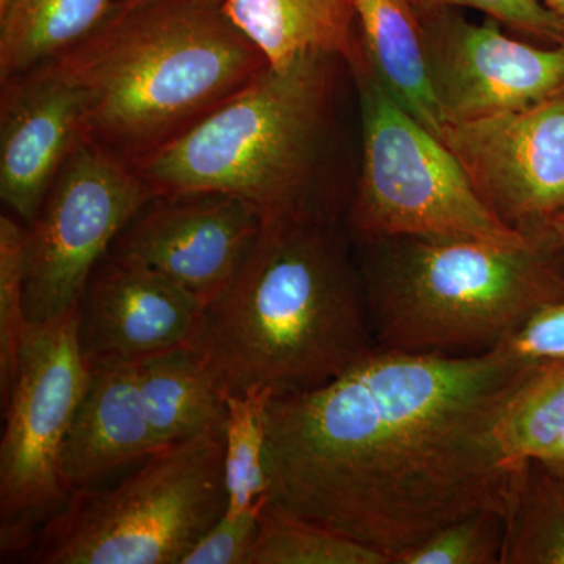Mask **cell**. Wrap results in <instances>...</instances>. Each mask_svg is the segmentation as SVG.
Wrapping results in <instances>:
<instances>
[{"label": "cell", "instance_id": "19", "mask_svg": "<svg viewBox=\"0 0 564 564\" xmlns=\"http://www.w3.org/2000/svg\"><path fill=\"white\" fill-rule=\"evenodd\" d=\"M120 0H2L0 80L46 65L88 39Z\"/></svg>", "mask_w": 564, "mask_h": 564}, {"label": "cell", "instance_id": "10", "mask_svg": "<svg viewBox=\"0 0 564 564\" xmlns=\"http://www.w3.org/2000/svg\"><path fill=\"white\" fill-rule=\"evenodd\" d=\"M419 17L445 124L529 109L564 95V43L534 46L505 35L492 18L473 22L456 9Z\"/></svg>", "mask_w": 564, "mask_h": 564}, {"label": "cell", "instance_id": "25", "mask_svg": "<svg viewBox=\"0 0 564 564\" xmlns=\"http://www.w3.org/2000/svg\"><path fill=\"white\" fill-rule=\"evenodd\" d=\"M507 516L484 510L430 534L395 564H500Z\"/></svg>", "mask_w": 564, "mask_h": 564}, {"label": "cell", "instance_id": "22", "mask_svg": "<svg viewBox=\"0 0 564 564\" xmlns=\"http://www.w3.org/2000/svg\"><path fill=\"white\" fill-rule=\"evenodd\" d=\"M248 564H392L381 552L263 503Z\"/></svg>", "mask_w": 564, "mask_h": 564}, {"label": "cell", "instance_id": "3", "mask_svg": "<svg viewBox=\"0 0 564 564\" xmlns=\"http://www.w3.org/2000/svg\"><path fill=\"white\" fill-rule=\"evenodd\" d=\"M50 63L79 93L84 139L131 166L269 68L217 0L118 6Z\"/></svg>", "mask_w": 564, "mask_h": 564}, {"label": "cell", "instance_id": "13", "mask_svg": "<svg viewBox=\"0 0 564 564\" xmlns=\"http://www.w3.org/2000/svg\"><path fill=\"white\" fill-rule=\"evenodd\" d=\"M202 311V303L165 274L109 251L77 306L82 355L87 362H137L188 347Z\"/></svg>", "mask_w": 564, "mask_h": 564}, {"label": "cell", "instance_id": "14", "mask_svg": "<svg viewBox=\"0 0 564 564\" xmlns=\"http://www.w3.org/2000/svg\"><path fill=\"white\" fill-rule=\"evenodd\" d=\"M82 140L79 93L51 63L2 82L0 196L14 217L35 220Z\"/></svg>", "mask_w": 564, "mask_h": 564}, {"label": "cell", "instance_id": "23", "mask_svg": "<svg viewBox=\"0 0 564 564\" xmlns=\"http://www.w3.org/2000/svg\"><path fill=\"white\" fill-rule=\"evenodd\" d=\"M518 463L541 462L564 436V361L534 367L516 391L502 423Z\"/></svg>", "mask_w": 564, "mask_h": 564}, {"label": "cell", "instance_id": "20", "mask_svg": "<svg viewBox=\"0 0 564 564\" xmlns=\"http://www.w3.org/2000/svg\"><path fill=\"white\" fill-rule=\"evenodd\" d=\"M500 564H564V478L527 463Z\"/></svg>", "mask_w": 564, "mask_h": 564}, {"label": "cell", "instance_id": "33", "mask_svg": "<svg viewBox=\"0 0 564 564\" xmlns=\"http://www.w3.org/2000/svg\"><path fill=\"white\" fill-rule=\"evenodd\" d=\"M0 2H2V0H0Z\"/></svg>", "mask_w": 564, "mask_h": 564}, {"label": "cell", "instance_id": "29", "mask_svg": "<svg viewBox=\"0 0 564 564\" xmlns=\"http://www.w3.org/2000/svg\"><path fill=\"white\" fill-rule=\"evenodd\" d=\"M540 463L541 466L545 467L549 473L555 474L556 477L564 478V436L558 441V444L544 456Z\"/></svg>", "mask_w": 564, "mask_h": 564}, {"label": "cell", "instance_id": "31", "mask_svg": "<svg viewBox=\"0 0 564 564\" xmlns=\"http://www.w3.org/2000/svg\"><path fill=\"white\" fill-rule=\"evenodd\" d=\"M536 2L541 3L545 10L551 11L564 29V0H536Z\"/></svg>", "mask_w": 564, "mask_h": 564}, {"label": "cell", "instance_id": "24", "mask_svg": "<svg viewBox=\"0 0 564 564\" xmlns=\"http://www.w3.org/2000/svg\"><path fill=\"white\" fill-rule=\"evenodd\" d=\"M29 318L25 311V229L0 217V392L9 399Z\"/></svg>", "mask_w": 564, "mask_h": 564}, {"label": "cell", "instance_id": "18", "mask_svg": "<svg viewBox=\"0 0 564 564\" xmlns=\"http://www.w3.org/2000/svg\"><path fill=\"white\" fill-rule=\"evenodd\" d=\"M135 366L158 448L225 433L226 395L191 347L155 352Z\"/></svg>", "mask_w": 564, "mask_h": 564}, {"label": "cell", "instance_id": "7", "mask_svg": "<svg viewBox=\"0 0 564 564\" xmlns=\"http://www.w3.org/2000/svg\"><path fill=\"white\" fill-rule=\"evenodd\" d=\"M351 70L362 118L361 180L350 215L358 242L525 236L486 206L451 148L393 101L366 62Z\"/></svg>", "mask_w": 564, "mask_h": 564}, {"label": "cell", "instance_id": "12", "mask_svg": "<svg viewBox=\"0 0 564 564\" xmlns=\"http://www.w3.org/2000/svg\"><path fill=\"white\" fill-rule=\"evenodd\" d=\"M262 225L254 207L226 193L152 196L110 251L165 274L204 307L231 284Z\"/></svg>", "mask_w": 564, "mask_h": 564}, {"label": "cell", "instance_id": "28", "mask_svg": "<svg viewBox=\"0 0 564 564\" xmlns=\"http://www.w3.org/2000/svg\"><path fill=\"white\" fill-rule=\"evenodd\" d=\"M262 507L240 514H223L182 564H248Z\"/></svg>", "mask_w": 564, "mask_h": 564}, {"label": "cell", "instance_id": "8", "mask_svg": "<svg viewBox=\"0 0 564 564\" xmlns=\"http://www.w3.org/2000/svg\"><path fill=\"white\" fill-rule=\"evenodd\" d=\"M77 310L29 323L17 377L3 402L0 445V544L3 552L35 543L70 494L61 474L66 434L90 383L77 339Z\"/></svg>", "mask_w": 564, "mask_h": 564}, {"label": "cell", "instance_id": "26", "mask_svg": "<svg viewBox=\"0 0 564 564\" xmlns=\"http://www.w3.org/2000/svg\"><path fill=\"white\" fill-rule=\"evenodd\" d=\"M496 350L529 367L564 361V299L533 311Z\"/></svg>", "mask_w": 564, "mask_h": 564}, {"label": "cell", "instance_id": "4", "mask_svg": "<svg viewBox=\"0 0 564 564\" xmlns=\"http://www.w3.org/2000/svg\"><path fill=\"white\" fill-rule=\"evenodd\" d=\"M367 306L378 350L481 355L543 304L564 299L547 229L516 240H362Z\"/></svg>", "mask_w": 564, "mask_h": 564}, {"label": "cell", "instance_id": "1", "mask_svg": "<svg viewBox=\"0 0 564 564\" xmlns=\"http://www.w3.org/2000/svg\"><path fill=\"white\" fill-rule=\"evenodd\" d=\"M502 351L377 350L332 383L273 397L267 503L381 552L478 513L510 514L527 463L502 423L533 372Z\"/></svg>", "mask_w": 564, "mask_h": 564}, {"label": "cell", "instance_id": "27", "mask_svg": "<svg viewBox=\"0 0 564 564\" xmlns=\"http://www.w3.org/2000/svg\"><path fill=\"white\" fill-rule=\"evenodd\" d=\"M419 14L445 9H470L508 28L549 43H564V29L536 0H410Z\"/></svg>", "mask_w": 564, "mask_h": 564}, {"label": "cell", "instance_id": "15", "mask_svg": "<svg viewBox=\"0 0 564 564\" xmlns=\"http://www.w3.org/2000/svg\"><path fill=\"white\" fill-rule=\"evenodd\" d=\"M90 383L63 444L61 474L69 494L159 451L144 410L135 362H88Z\"/></svg>", "mask_w": 564, "mask_h": 564}, {"label": "cell", "instance_id": "5", "mask_svg": "<svg viewBox=\"0 0 564 564\" xmlns=\"http://www.w3.org/2000/svg\"><path fill=\"white\" fill-rule=\"evenodd\" d=\"M333 61L306 55L288 68H267L132 169L151 196L226 193L263 221L334 217L317 199Z\"/></svg>", "mask_w": 564, "mask_h": 564}, {"label": "cell", "instance_id": "32", "mask_svg": "<svg viewBox=\"0 0 564 564\" xmlns=\"http://www.w3.org/2000/svg\"><path fill=\"white\" fill-rule=\"evenodd\" d=\"M154 2V0H120L121 7H137L143 6V3ZM217 2L221 3V0H217Z\"/></svg>", "mask_w": 564, "mask_h": 564}, {"label": "cell", "instance_id": "6", "mask_svg": "<svg viewBox=\"0 0 564 564\" xmlns=\"http://www.w3.org/2000/svg\"><path fill=\"white\" fill-rule=\"evenodd\" d=\"M225 433L159 448L109 489L70 494L35 540L39 564H182L225 514Z\"/></svg>", "mask_w": 564, "mask_h": 564}, {"label": "cell", "instance_id": "2", "mask_svg": "<svg viewBox=\"0 0 564 564\" xmlns=\"http://www.w3.org/2000/svg\"><path fill=\"white\" fill-rule=\"evenodd\" d=\"M225 395L332 383L378 350L361 270L334 217L263 221L191 345Z\"/></svg>", "mask_w": 564, "mask_h": 564}, {"label": "cell", "instance_id": "9", "mask_svg": "<svg viewBox=\"0 0 564 564\" xmlns=\"http://www.w3.org/2000/svg\"><path fill=\"white\" fill-rule=\"evenodd\" d=\"M151 198L128 162L93 141L77 144L25 229L29 323L77 310L91 273Z\"/></svg>", "mask_w": 564, "mask_h": 564}, {"label": "cell", "instance_id": "16", "mask_svg": "<svg viewBox=\"0 0 564 564\" xmlns=\"http://www.w3.org/2000/svg\"><path fill=\"white\" fill-rule=\"evenodd\" d=\"M221 11L272 69L306 55L364 62L352 0H221Z\"/></svg>", "mask_w": 564, "mask_h": 564}, {"label": "cell", "instance_id": "21", "mask_svg": "<svg viewBox=\"0 0 564 564\" xmlns=\"http://www.w3.org/2000/svg\"><path fill=\"white\" fill-rule=\"evenodd\" d=\"M272 399V392L267 389L226 395V514L245 513L267 502V411Z\"/></svg>", "mask_w": 564, "mask_h": 564}, {"label": "cell", "instance_id": "11", "mask_svg": "<svg viewBox=\"0 0 564 564\" xmlns=\"http://www.w3.org/2000/svg\"><path fill=\"white\" fill-rule=\"evenodd\" d=\"M443 141L510 228L543 231L564 212V95L529 109L447 122Z\"/></svg>", "mask_w": 564, "mask_h": 564}, {"label": "cell", "instance_id": "17", "mask_svg": "<svg viewBox=\"0 0 564 564\" xmlns=\"http://www.w3.org/2000/svg\"><path fill=\"white\" fill-rule=\"evenodd\" d=\"M364 62L386 93L443 140L445 118L434 93L422 22L410 0H352Z\"/></svg>", "mask_w": 564, "mask_h": 564}, {"label": "cell", "instance_id": "30", "mask_svg": "<svg viewBox=\"0 0 564 564\" xmlns=\"http://www.w3.org/2000/svg\"><path fill=\"white\" fill-rule=\"evenodd\" d=\"M547 232L551 234L552 239L558 245L560 250L564 251V212L563 214L556 215L551 221L545 225Z\"/></svg>", "mask_w": 564, "mask_h": 564}]
</instances>
